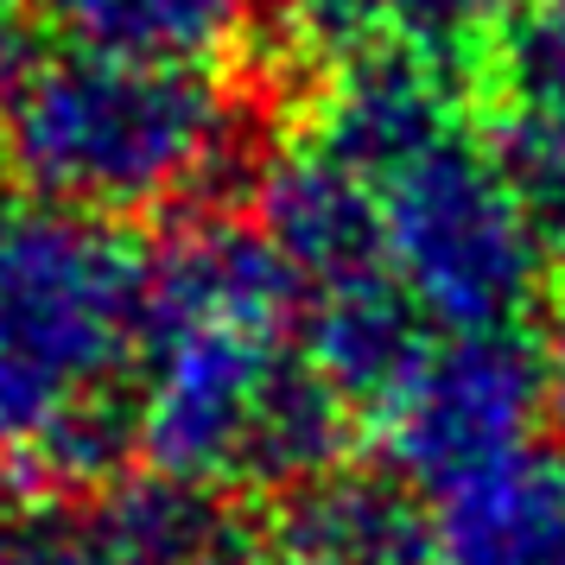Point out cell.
Here are the masks:
<instances>
[{"label": "cell", "instance_id": "6da1fadb", "mask_svg": "<svg viewBox=\"0 0 565 565\" xmlns=\"http://www.w3.org/2000/svg\"><path fill=\"white\" fill-rule=\"evenodd\" d=\"M7 172L64 210H184L242 172V103L210 64L57 45L0 77Z\"/></svg>", "mask_w": 565, "mask_h": 565}, {"label": "cell", "instance_id": "7a4b0ae2", "mask_svg": "<svg viewBox=\"0 0 565 565\" xmlns=\"http://www.w3.org/2000/svg\"><path fill=\"white\" fill-rule=\"evenodd\" d=\"M147 242L89 210L0 204V451L134 394L147 337Z\"/></svg>", "mask_w": 565, "mask_h": 565}, {"label": "cell", "instance_id": "3957f363", "mask_svg": "<svg viewBox=\"0 0 565 565\" xmlns=\"http://www.w3.org/2000/svg\"><path fill=\"white\" fill-rule=\"evenodd\" d=\"M382 230L394 280L438 337L527 331L546 306L553 267L470 128L382 184Z\"/></svg>", "mask_w": 565, "mask_h": 565}, {"label": "cell", "instance_id": "277c9868", "mask_svg": "<svg viewBox=\"0 0 565 565\" xmlns=\"http://www.w3.org/2000/svg\"><path fill=\"white\" fill-rule=\"evenodd\" d=\"M540 419H546V382H540V343L527 331L433 337L401 387L369 413L382 463L419 495H445L521 458Z\"/></svg>", "mask_w": 565, "mask_h": 565}, {"label": "cell", "instance_id": "5b68a950", "mask_svg": "<svg viewBox=\"0 0 565 565\" xmlns=\"http://www.w3.org/2000/svg\"><path fill=\"white\" fill-rule=\"evenodd\" d=\"M451 134H463V71L407 45H362L324 64L299 147L382 191Z\"/></svg>", "mask_w": 565, "mask_h": 565}, {"label": "cell", "instance_id": "8992f818", "mask_svg": "<svg viewBox=\"0 0 565 565\" xmlns=\"http://www.w3.org/2000/svg\"><path fill=\"white\" fill-rule=\"evenodd\" d=\"M260 527L230 489L179 477H121L52 527V565H260Z\"/></svg>", "mask_w": 565, "mask_h": 565}, {"label": "cell", "instance_id": "52a82bcc", "mask_svg": "<svg viewBox=\"0 0 565 565\" xmlns=\"http://www.w3.org/2000/svg\"><path fill=\"white\" fill-rule=\"evenodd\" d=\"M260 553L267 565H433V514L387 463L343 458L274 495Z\"/></svg>", "mask_w": 565, "mask_h": 565}, {"label": "cell", "instance_id": "ba28073f", "mask_svg": "<svg viewBox=\"0 0 565 565\" xmlns=\"http://www.w3.org/2000/svg\"><path fill=\"white\" fill-rule=\"evenodd\" d=\"M255 230L274 242L299 299L318 286L382 274L387 267V230H382V191L350 179L343 166L318 159L311 147L267 166L255 198Z\"/></svg>", "mask_w": 565, "mask_h": 565}, {"label": "cell", "instance_id": "9c48e42d", "mask_svg": "<svg viewBox=\"0 0 565 565\" xmlns=\"http://www.w3.org/2000/svg\"><path fill=\"white\" fill-rule=\"evenodd\" d=\"M433 337L438 331L419 318L407 286L394 280V267L318 286L299 299V350L356 413L382 407Z\"/></svg>", "mask_w": 565, "mask_h": 565}, {"label": "cell", "instance_id": "30bf717a", "mask_svg": "<svg viewBox=\"0 0 565 565\" xmlns=\"http://www.w3.org/2000/svg\"><path fill=\"white\" fill-rule=\"evenodd\" d=\"M433 565H565V451H521L433 509Z\"/></svg>", "mask_w": 565, "mask_h": 565}, {"label": "cell", "instance_id": "8fae6325", "mask_svg": "<svg viewBox=\"0 0 565 565\" xmlns=\"http://www.w3.org/2000/svg\"><path fill=\"white\" fill-rule=\"evenodd\" d=\"M509 0H274L286 52H318L324 64L362 52V45H407L438 57L463 77H477L489 32Z\"/></svg>", "mask_w": 565, "mask_h": 565}, {"label": "cell", "instance_id": "7c38bea8", "mask_svg": "<svg viewBox=\"0 0 565 565\" xmlns=\"http://www.w3.org/2000/svg\"><path fill=\"white\" fill-rule=\"evenodd\" d=\"M64 45L159 64H216L260 20V0H45Z\"/></svg>", "mask_w": 565, "mask_h": 565}, {"label": "cell", "instance_id": "4fadbf2b", "mask_svg": "<svg viewBox=\"0 0 565 565\" xmlns=\"http://www.w3.org/2000/svg\"><path fill=\"white\" fill-rule=\"evenodd\" d=\"M477 83L495 108L565 115V0H509L477 57Z\"/></svg>", "mask_w": 565, "mask_h": 565}, {"label": "cell", "instance_id": "5bb4252c", "mask_svg": "<svg viewBox=\"0 0 565 565\" xmlns=\"http://www.w3.org/2000/svg\"><path fill=\"white\" fill-rule=\"evenodd\" d=\"M483 147L495 159V172L509 179L546 267L565 274V115L495 108V128H489Z\"/></svg>", "mask_w": 565, "mask_h": 565}, {"label": "cell", "instance_id": "9a60e30c", "mask_svg": "<svg viewBox=\"0 0 565 565\" xmlns=\"http://www.w3.org/2000/svg\"><path fill=\"white\" fill-rule=\"evenodd\" d=\"M540 382H546V426L565 445V311L553 318V331L540 343Z\"/></svg>", "mask_w": 565, "mask_h": 565}, {"label": "cell", "instance_id": "2e32d148", "mask_svg": "<svg viewBox=\"0 0 565 565\" xmlns=\"http://www.w3.org/2000/svg\"><path fill=\"white\" fill-rule=\"evenodd\" d=\"M0 565H52V527L0 521Z\"/></svg>", "mask_w": 565, "mask_h": 565}, {"label": "cell", "instance_id": "e0dca14e", "mask_svg": "<svg viewBox=\"0 0 565 565\" xmlns=\"http://www.w3.org/2000/svg\"><path fill=\"white\" fill-rule=\"evenodd\" d=\"M26 0H0V77L26 57Z\"/></svg>", "mask_w": 565, "mask_h": 565}, {"label": "cell", "instance_id": "ac0fdd59", "mask_svg": "<svg viewBox=\"0 0 565 565\" xmlns=\"http://www.w3.org/2000/svg\"><path fill=\"white\" fill-rule=\"evenodd\" d=\"M0 184H7V147H0Z\"/></svg>", "mask_w": 565, "mask_h": 565}]
</instances>
